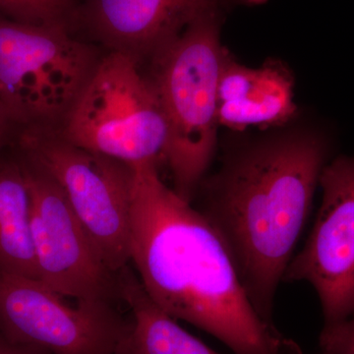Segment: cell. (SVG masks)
<instances>
[{
    "instance_id": "cell-10",
    "label": "cell",
    "mask_w": 354,
    "mask_h": 354,
    "mask_svg": "<svg viewBox=\"0 0 354 354\" xmlns=\"http://www.w3.org/2000/svg\"><path fill=\"white\" fill-rule=\"evenodd\" d=\"M266 0H87L84 16L93 34L111 51L141 62L153 59L191 25L237 6Z\"/></svg>"
},
{
    "instance_id": "cell-14",
    "label": "cell",
    "mask_w": 354,
    "mask_h": 354,
    "mask_svg": "<svg viewBox=\"0 0 354 354\" xmlns=\"http://www.w3.org/2000/svg\"><path fill=\"white\" fill-rule=\"evenodd\" d=\"M73 0H0L8 19L35 25H68Z\"/></svg>"
},
{
    "instance_id": "cell-12",
    "label": "cell",
    "mask_w": 354,
    "mask_h": 354,
    "mask_svg": "<svg viewBox=\"0 0 354 354\" xmlns=\"http://www.w3.org/2000/svg\"><path fill=\"white\" fill-rule=\"evenodd\" d=\"M118 281L121 301L127 304L130 317L116 354H220L151 299L131 265L118 272Z\"/></svg>"
},
{
    "instance_id": "cell-9",
    "label": "cell",
    "mask_w": 354,
    "mask_h": 354,
    "mask_svg": "<svg viewBox=\"0 0 354 354\" xmlns=\"http://www.w3.org/2000/svg\"><path fill=\"white\" fill-rule=\"evenodd\" d=\"M322 203L304 246L286 267L283 283L307 281L322 307L324 325L354 312V157L339 156L324 167Z\"/></svg>"
},
{
    "instance_id": "cell-8",
    "label": "cell",
    "mask_w": 354,
    "mask_h": 354,
    "mask_svg": "<svg viewBox=\"0 0 354 354\" xmlns=\"http://www.w3.org/2000/svg\"><path fill=\"white\" fill-rule=\"evenodd\" d=\"M31 195V234L39 281L73 300L121 301L118 274L104 265L57 184L16 157Z\"/></svg>"
},
{
    "instance_id": "cell-7",
    "label": "cell",
    "mask_w": 354,
    "mask_h": 354,
    "mask_svg": "<svg viewBox=\"0 0 354 354\" xmlns=\"http://www.w3.org/2000/svg\"><path fill=\"white\" fill-rule=\"evenodd\" d=\"M68 299L39 279L0 271V329L51 354H116L129 328L118 304Z\"/></svg>"
},
{
    "instance_id": "cell-1",
    "label": "cell",
    "mask_w": 354,
    "mask_h": 354,
    "mask_svg": "<svg viewBox=\"0 0 354 354\" xmlns=\"http://www.w3.org/2000/svg\"><path fill=\"white\" fill-rule=\"evenodd\" d=\"M157 165H134L132 188L130 265L147 295L234 354H304L257 313L221 237Z\"/></svg>"
},
{
    "instance_id": "cell-6",
    "label": "cell",
    "mask_w": 354,
    "mask_h": 354,
    "mask_svg": "<svg viewBox=\"0 0 354 354\" xmlns=\"http://www.w3.org/2000/svg\"><path fill=\"white\" fill-rule=\"evenodd\" d=\"M59 130L74 145L131 165L158 162L167 139L152 82L115 51L102 58Z\"/></svg>"
},
{
    "instance_id": "cell-5",
    "label": "cell",
    "mask_w": 354,
    "mask_h": 354,
    "mask_svg": "<svg viewBox=\"0 0 354 354\" xmlns=\"http://www.w3.org/2000/svg\"><path fill=\"white\" fill-rule=\"evenodd\" d=\"M101 59L67 25L0 17V101L13 125L62 127Z\"/></svg>"
},
{
    "instance_id": "cell-16",
    "label": "cell",
    "mask_w": 354,
    "mask_h": 354,
    "mask_svg": "<svg viewBox=\"0 0 354 354\" xmlns=\"http://www.w3.org/2000/svg\"><path fill=\"white\" fill-rule=\"evenodd\" d=\"M0 354H51L44 349L11 341L0 329Z\"/></svg>"
},
{
    "instance_id": "cell-13",
    "label": "cell",
    "mask_w": 354,
    "mask_h": 354,
    "mask_svg": "<svg viewBox=\"0 0 354 354\" xmlns=\"http://www.w3.org/2000/svg\"><path fill=\"white\" fill-rule=\"evenodd\" d=\"M0 271L38 279L31 234V195L15 157H0Z\"/></svg>"
},
{
    "instance_id": "cell-4",
    "label": "cell",
    "mask_w": 354,
    "mask_h": 354,
    "mask_svg": "<svg viewBox=\"0 0 354 354\" xmlns=\"http://www.w3.org/2000/svg\"><path fill=\"white\" fill-rule=\"evenodd\" d=\"M16 157L57 184L104 265H130L134 165L74 145L59 128L13 125Z\"/></svg>"
},
{
    "instance_id": "cell-17",
    "label": "cell",
    "mask_w": 354,
    "mask_h": 354,
    "mask_svg": "<svg viewBox=\"0 0 354 354\" xmlns=\"http://www.w3.org/2000/svg\"><path fill=\"white\" fill-rule=\"evenodd\" d=\"M12 128V121L9 118L3 104L0 101V157H1L4 149L8 144Z\"/></svg>"
},
{
    "instance_id": "cell-3",
    "label": "cell",
    "mask_w": 354,
    "mask_h": 354,
    "mask_svg": "<svg viewBox=\"0 0 354 354\" xmlns=\"http://www.w3.org/2000/svg\"><path fill=\"white\" fill-rule=\"evenodd\" d=\"M223 14L198 20L152 59L150 81L167 128L165 158L172 188L192 203L208 171L216 143V100L227 51L221 44Z\"/></svg>"
},
{
    "instance_id": "cell-15",
    "label": "cell",
    "mask_w": 354,
    "mask_h": 354,
    "mask_svg": "<svg viewBox=\"0 0 354 354\" xmlns=\"http://www.w3.org/2000/svg\"><path fill=\"white\" fill-rule=\"evenodd\" d=\"M319 346L323 354H354V312L342 322L323 327Z\"/></svg>"
},
{
    "instance_id": "cell-2",
    "label": "cell",
    "mask_w": 354,
    "mask_h": 354,
    "mask_svg": "<svg viewBox=\"0 0 354 354\" xmlns=\"http://www.w3.org/2000/svg\"><path fill=\"white\" fill-rule=\"evenodd\" d=\"M329 145L288 134L225 158L203 179L196 208L227 247L257 313L274 323V298L311 212Z\"/></svg>"
},
{
    "instance_id": "cell-11",
    "label": "cell",
    "mask_w": 354,
    "mask_h": 354,
    "mask_svg": "<svg viewBox=\"0 0 354 354\" xmlns=\"http://www.w3.org/2000/svg\"><path fill=\"white\" fill-rule=\"evenodd\" d=\"M292 88V77L283 64L269 62L261 68H248L227 53L218 87V125L243 130L283 124L297 111Z\"/></svg>"
}]
</instances>
